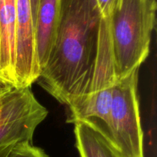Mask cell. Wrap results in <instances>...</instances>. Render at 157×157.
Returning <instances> with one entry per match:
<instances>
[{
    "label": "cell",
    "mask_w": 157,
    "mask_h": 157,
    "mask_svg": "<svg viewBox=\"0 0 157 157\" xmlns=\"http://www.w3.org/2000/svg\"><path fill=\"white\" fill-rule=\"evenodd\" d=\"M37 81L65 105L116 83L110 18L97 0L60 1L55 42Z\"/></svg>",
    "instance_id": "obj_1"
},
{
    "label": "cell",
    "mask_w": 157,
    "mask_h": 157,
    "mask_svg": "<svg viewBox=\"0 0 157 157\" xmlns=\"http://www.w3.org/2000/svg\"><path fill=\"white\" fill-rule=\"evenodd\" d=\"M156 0H123L110 18L116 80L140 68L150 54Z\"/></svg>",
    "instance_id": "obj_2"
},
{
    "label": "cell",
    "mask_w": 157,
    "mask_h": 157,
    "mask_svg": "<svg viewBox=\"0 0 157 157\" xmlns=\"http://www.w3.org/2000/svg\"><path fill=\"white\" fill-rule=\"evenodd\" d=\"M48 113L31 87L10 86L0 107V157H9L21 143L32 142L35 130Z\"/></svg>",
    "instance_id": "obj_3"
},
{
    "label": "cell",
    "mask_w": 157,
    "mask_h": 157,
    "mask_svg": "<svg viewBox=\"0 0 157 157\" xmlns=\"http://www.w3.org/2000/svg\"><path fill=\"white\" fill-rule=\"evenodd\" d=\"M139 69L117 81L112 90L111 121L115 144L128 157H145L138 97Z\"/></svg>",
    "instance_id": "obj_4"
},
{
    "label": "cell",
    "mask_w": 157,
    "mask_h": 157,
    "mask_svg": "<svg viewBox=\"0 0 157 157\" xmlns=\"http://www.w3.org/2000/svg\"><path fill=\"white\" fill-rule=\"evenodd\" d=\"M40 72L31 0H16L15 86L31 87L37 81Z\"/></svg>",
    "instance_id": "obj_5"
},
{
    "label": "cell",
    "mask_w": 157,
    "mask_h": 157,
    "mask_svg": "<svg viewBox=\"0 0 157 157\" xmlns=\"http://www.w3.org/2000/svg\"><path fill=\"white\" fill-rule=\"evenodd\" d=\"M113 86L72 100L67 105L68 113L66 122L72 124L84 123L90 126L116 147L111 121Z\"/></svg>",
    "instance_id": "obj_6"
},
{
    "label": "cell",
    "mask_w": 157,
    "mask_h": 157,
    "mask_svg": "<svg viewBox=\"0 0 157 157\" xmlns=\"http://www.w3.org/2000/svg\"><path fill=\"white\" fill-rule=\"evenodd\" d=\"M15 26L16 0H0V71L6 85L15 86Z\"/></svg>",
    "instance_id": "obj_7"
},
{
    "label": "cell",
    "mask_w": 157,
    "mask_h": 157,
    "mask_svg": "<svg viewBox=\"0 0 157 157\" xmlns=\"http://www.w3.org/2000/svg\"><path fill=\"white\" fill-rule=\"evenodd\" d=\"M61 0H40L35 19V42L40 68L44 67L58 30Z\"/></svg>",
    "instance_id": "obj_8"
},
{
    "label": "cell",
    "mask_w": 157,
    "mask_h": 157,
    "mask_svg": "<svg viewBox=\"0 0 157 157\" xmlns=\"http://www.w3.org/2000/svg\"><path fill=\"white\" fill-rule=\"evenodd\" d=\"M74 125L75 147L80 157H128L90 126L84 123Z\"/></svg>",
    "instance_id": "obj_9"
},
{
    "label": "cell",
    "mask_w": 157,
    "mask_h": 157,
    "mask_svg": "<svg viewBox=\"0 0 157 157\" xmlns=\"http://www.w3.org/2000/svg\"><path fill=\"white\" fill-rule=\"evenodd\" d=\"M9 157H49L41 148L35 147L32 142H23L14 147Z\"/></svg>",
    "instance_id": "obj_10"
},
{
    "label": "cell",
    "mask_w": 157,
    "mask_h": 157,
    "mask_svg": "<svg viewBox=\"0 0 157 157\" xmlns=\"http://www.w3.org/2000/svg\"><path fill=\"white\" fill-rule=\"evenodd\" d=\"M123 0H97L101 14L105 18H110L119 9Z\"/></svg>",
    "instance_id": "obj_11"
},
{
    "label": "cell",
    "mask_w": 157,
    "mask_h": 157,
    "mask_svg": "<svg viewBox=\"0 0 157 157\" xmlns=\"http://www.w3.org/2000/svg\"><path fill=\"white\" fill-rule=\"evenodd\" d=\"M10 86L11 85H0V107H1L3 101H4L8 89Z\"/></svg>",
    "instance_id": "obj_12"
},
{
    "label": "cell",
    "mask_w": 157,
    "mask_h": 157,
    "mask_svg": "<svg viewBox=\"0 0 157 157\" xmlns=\"http://www.w3.org/2000/svg\"><path fill=\"white\" fill-rule=\"evenodd\" d=\"M39 1L40 0H31V6H32V15H33L34 22H35V16H36L37 9H38Z\"/></svg>",
    "instance_id": "obj_13"
},
{
    "label": "cell",
    "mask_w": 157,
    "mask_h": 157,
    "mask_svg": "<svg viewBox=\"0 0 157 157\" xmlns=\"http://www.w3.org/2000/svg\"><path fill=\"white\" fill-rule=\"evenodd\" d=\"M0 85H6V84H3L2 80V77H1V71H0Z\"/></svg>",
    "instance_id": "obj_14"
}]
</instances>
